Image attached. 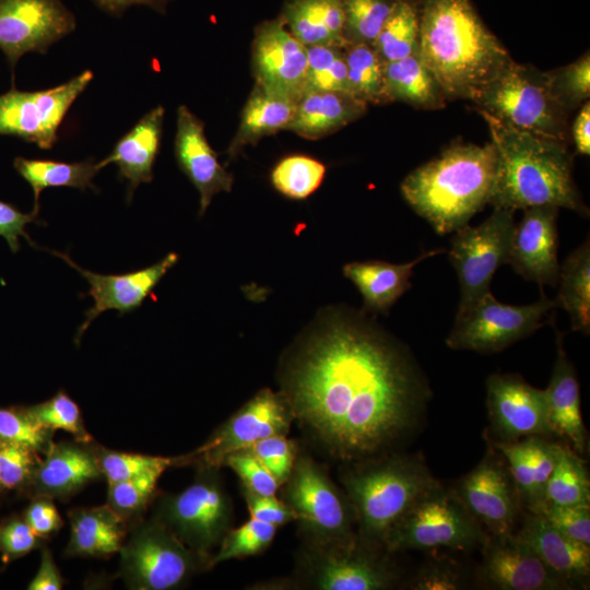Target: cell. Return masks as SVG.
<instances>
[{
  "mask_svg": "<svg viewBox=\"0 0 590 590\" xmlns=\"http://www.w3.org/2000/svg\"><path fill=\"white\" fill-rule=\"evenodd\" d=\"M63 578L48 548H43L38 569L27 586L28 590H60Z\"/></svg>",
  "mask_w": 590,
  "mask_h": 590,
  "instance_id": "91938a15",
  "label": "cell"
},
{
  "mask_svg": "<svg viewBox=\"0 0 590 590\" xmlns=\"http://www.w3.org/2000/svg\"><path fill=\"white\" fill-rule=\"evenodd\" d=\"M24 518H11L0 523V552L4 559H15L43 545Z\"/></svg>",
  "mask_w": 590,
  "mask_h": 590,
  "instance_id": "11a10c76",
  "label": "cell"
},
{
  "mask_svg": "<svg viewBox=\"0 0 590 590\" xmlns=\"http://www.w3.org/2000/svg\"><path fill=\"white\" fill-rule=\"evenodd\" d=\"M101 476L95 447L75 440L54 442L28 488L34 497L67 498Z\"/></svg>",
  "mask_w": 590,
  "mask_h": 590,
  "instance_id": "d4e9b609",
  "label": "cell"
},
{
  "mask_svg": "<svg viewBox=\"0 0 590 590\" xmlns=\"http://www.w3.org/2000/svg\"><path fill=\"white\" fill-rule=\"evenodd\" d=\"M38 214L23 213L14 205L0 201V236L3 237L12 251H17L20 248V237H24L31 241V238L25 232L27 224L35 222L40 224L37 220Z\"/></svg>",
  "mask_w": 590,
  "mask_h": 590,
  "instance_id": "680465c9",
  "label": "cell"
},
{
  "mask_svg": "<svg viewBox=\"0 0 590 590\" xmlns=\"http://www.w3.org/2000/svg\"><path fill=\"white\" fill-rule=\"evenodd\" d=\"M482 548L476 578L496 590H571L516 534H488Z\"/></svg>",
  "mask_w": 590,
  "mask_h": 590,
  "instance_id": "ffe728a7",
  "label": "cell"
},
{
  "mask_svg": "<svg viewBox=\"0 0 590 590\" xmlns=\"http://www.w3.org/2000/svg\"><path fill=\"white\" fill-rule=\"evenodd\" d=\"M590 103L581 105L571 127V138L579 154H590Z\"/></svg>",
  "mask_w": 590,
  "mask_h": 590,
  "instance_id": "94428289",
  "label": "cell"
},
{
  "mask_svg": "<svg viewBox=\"0 0 590 590\" xmlns=\"http://www.w3.org/2000/svg\"><path fill=\"white\" fill-rule=\"evenodd\" d=\"M487 535L452 488H446L438 481L392 524L384 546L391 554L438 547L472 551L481 548Z\"/></svg>",
  "mask_w": 590,
  "mask_h": 590,
  "instance_id": "ba28073f",
  "label": "cell"
},
{
  "mask_svg": "<svg viewBox=\"0 0 590 590\" xmlns=\"http://www.w3.org/2000/svg\"><path fill=\"white\" fill-rule=\"evenodd\" d=\"M515 534L528 544L543 563L565 580L570 589H586L590 578V546L576 542L542 515L523 511Z\"/></svg>",
  "mask_w": 590,
  "mask_h": 590,
  "instance_id": "484cf974",
  "label": "cell"
},
{
  "mask_svg": "<svg viewBox=\"0 0 590 590\" xmlns=\"http://www.w3.org/2000/svg\"><path fill=\"white\" fill-rule=\"evenodd\" d=\"M541 515L569 539L590 546L589 505H548Z\"/></svg>",
  "mask_w": 590,
  "mask_h": 590,
  "instance_id": "db71d44e",
  "label": "cell"
},
{
  "mask_svg": "<svg viewBox=\"0 0 590 590\" xmlns=\"http://www.w3.org/2000/svg\"><path fill=\"white\" fill-rule=\"evenodd\" d=\"M350 93L368 104L389 103L385 90V61L371 45L343 47Z\"/></svg>",
  "mask_w": 590,
  "mask_h": 590,
  "instance_id": "74e56055",
  "label": "cell"
},
{
  "mask_svg": "<svg viewBox=\"0 0 590 590\" xmlns=\"http://www.w3.org/2000/svg\"><path fill=\"white\" fill-rule=\"evenodd\" d=\"M93 80L85 70L58 86L26 92L12 87L0 95V134L13 135L51 149L58 130L71 105Z\"/></svg>",
  "mask_w": 590,
  "mask_h": 590,
  "instance_id": "9a60e30c",
  "label": "cell"
},
{
  "mask_svg": "<svg viewBox=\"0 0 590 590\" xmlns=\"http://www.w3.org/2000/svg\"><path fill=\"white\" fill-rule=\"evenodd\" d=\"M492 445L507 462L523 511L541 515L546 507L547 482L563 444L551 437L529 436Z\"/></svg>",
  "mask_w": 590,
  "mask_h": 590,
  "instance_id": "cb8c5ba5",
  "label": "cell"
},
{
  "mask_svg": "<svg viewBox=\"0 0 590 590\" xmlns=\"http://www.w3.org/2000/svg\"><path fill=\"white\" fill-rule=\"evenodd\" d=\"M120 576L133 590H173L211 568L212 555L191 550L155 518L139 522L120 551Z\"/></svg>",
  "mask_w": 590,
  "mask_h": 590,
  "instance_id": "30bf717a",
  "label": "cell"
},
{
  "mask_svg": "<svg viewBox=\"0 0 590 590\" xmlns=\"http://www.w3.org/2000/svg\"><path fill=\"white\" fill-rule=\"evenodd\" d=\"M174 149L179 168L199 191L202 216L215 194L232 190L234 176L219 162L205 137L203 121L185 105L177 109Z\"/></svg>",
  "mask_w": 590,
  "mask_h": 590,
  "instance_id": "603a6c76",
  "label": "cell"
},
{
  "mask_svg": "<svg viewBox=\"0 0 590 590\" xmlns=\"http://www.w3.org/2000/svg\"><path fill=\"white\" fill-rule=\"evenodd\" d=\"M280 498L293 510L305 544L347 541L356 534V517L344 489L307 452L298 451Z\"/></svg>",
  "mask_w": 590,
  "mask_h": 590,
  "instance_id": "9c48e42d",
  "label": "cell"
},
{
  "mask_svg": "<svg viewBox=\"0 0 590 590\" xmlns=\"http://www.w3.org/2000/svg\"><path fill=\"white\" fill-rule=\"evenodd\" d=\"M418 37V0H396L371 46L385 62H389L417 51Z\"/></svg>",
  "mask_w": 590,
  "mask_h": 590,
  "instance_id": "8d00e7d4",
  "label": "cell"
},
{
  "mask_svg": "<svg viewBox=\"0 0 590 590\" xmlns=\"http://www.w3.org/2000/svg\"><path fill=\"white\" fill-rule=\"evenodd\" d=\"M251 66L256 84L271 92L297 102L306 90L307 48L281 15L256 26Z\"/></svg>",
  "mask_w": 590,
  "mask_h": 590,
  "instance_id": "d6986e66",
  "label": "cell"
},
{
  "mask_svg": "<svg viewBox=\"0 0 590 590\" xmlns=\"http://www.w3.org/2000/svg\"><path fill=\"white\" fill-rule=\"evenodd\" d=\"M326 166L316 158L291 155L281 160L271 172L273 187L283 196L302 200L322 184Z\"/></svg>",
  "mask_w": 590,
  "mask_h": 590,
  "instance_id": "60d3db41",
  "label": "cell"
},
{
  "mask_svg": "<svg viewBox=\"0 0 590 590\" xmlns=\"http://www.w3.org/2000/svg\"><path fill=\"white\" fill-rule=\"evenodd\" d=\"M240 479L243 487L260 494L276 495L280 484L263 465V463L248 449L231 453L224 461Z\"/></svg>",
  "mask_w": 590,
  "mask_h": 590,
  "instance_id": "816d5d0a",
  "label": "cell"
},
{
  "mask_svg": "<svg viewBox=\"0 0 590 590\" xmlns=\"http://www.w3.org/2000/svg\"><path fill=\"white\" fill-rule=\"evenodd\" d=\"M495 149L455 143L418 166L401 182V193L438 235L456 232L488 204Z\"/></svg>",
  "mask_w": 590,
  "mask_h": 590,
  "instance_id": "277c9868",
  "label": "cell"
},
{
  "mask_svg": "<svg viewBox=\"0 0 590 590\" xmlns=\"http://www.w3.org/2000/svg\"><path fill=\"white\" fill-rule=\"evenodd\" d=\"M385 90L389 102H403L422 109L442 108L447 101L418 50L385 63Z\"/></svg>",
  "mask_w": 590,
  "mask_h": 590,
  "instance_id": "836d02e7",
  "label": "cell"
},
{
  "mask_svg": "<svg viewBox=\"0 0 590 590\" xmlns=\"http://www.w3.org/2000/svg\"><path fill=\"white\" fill-rule=\"evenodd\" d=\"M477 110L531 134L568 143V115L553 96L545 72L508 63L472 101Z\"/></svg>",
  "mask_w": 590,
  "mask_h": 590,
  "instance_id": "8992f818",
  "label": "cell"
},
{
  "mask_svg": "<svg viewBox=\"0 0 590 590\" xmlns=\"http://www.w3.org/2000/svg\"><path fill=\"white\" fill-rule=\"evenodd\" d=\"M241 494L251 518L278 528L295 522L293 510L276 495H260L243 486Z\"/></svg>",
  "mask_w": 590,
  "mask_h": 590,
  "instance_id": "9f6ffc18",
  "label": "cell"
},
{
  "mask_svg": "<svg viewBox=\"0 0 590 590\" xmlns=\"http://www.w3.org/2000/svg\"><path fill=\"white\" fill-rule=\"evenodd\" d=\"M103 11L121 15L131 5H148L160 13L165 12L166 4L172 0H92Z\"/></svg>",
  "mask_w": 590,
  "mask_h": 590,
  "instance_id": "6125c7cd",
  "label": "cell"
},
{
  "mask_svg": "<svg viewBox=\"0 0 590 590\" xmlns=\"http://www.w3.org/2000/svg\"><path fill=\"white\" fill-rule=\"evenodd\" d=\"M295 108L294 99L255 83L243 108L238 129L226 151L228 161L237 157L247 145L287 129Z\"/></svg>",
  "mask_w": 590,
  "mask_h": 590,
  "instance_id": "1f68e13d",
  "label": "cell"
},
{
  "mask_svg": "<svg viewBox=\"0 0 590 590\" xmlns=\"http://www.w3.org/2000/svg\"><path fill=\"white\" fill-rule=\"evenodd\" d=\"M495 149V173L488 204L511 211L553 205L582 216L589 209L573 179L568 143L506 126L479 110Z\"/></svg>",
  "mask_w": 590,
  "mask_h": 590,
  "instance_id": "3957f363",
  "label": "cell"
},
{
  "mask_svg": "<svg viewBox=\"0 0 590 590\" xmlns=\"http://www.w3.org/2000/svg\"><path fill=\"white\" fill-rule=\"evenodd\" d=\"M550 90L559 105L570 113L590 96V57L587 51L576 61L545 72Z\"/></svg>",
  "mask_w": 590,
  "mask_h": 590,
  "instance_id": "7dc6e473",
  "label": "cell"
},
{
  "mask_svg": "<svg viewBox=\"0 0 590 590\" xmlns=\"http://www.w3.org/2000/svg\"><path fill=\"white\" fill-rule=\"evenodd\" d=\"M22 410L31 421L45 429L64 430L79 442L91 444L93 440L84 425L79 405L63 390L44 402L24 406Z\"/></svg>",
  "mask_w": 590,
  "mask_h": 590,
  "instance_id": "ab89813d",
  "label": "cell"
},
{
  "mask_svg": "<svg viewBox=\"0 0 590 590\" xmlns=\"http://www.w3.org/2000/svg\"><path fill=\"white\" fill-rule=\"evenodd\" d=\"M366 109L365 102L349 93L306 90L296 102L287 130L305 139H320L357 120Z\"/></svg>",
  "mask_w": 590,
  "mask_h": 590,
  "instance_id": "f546056e",
  "label": "cell"
},
{
  "mask_svg": "<svg viewBox=\"0 0 590 590\" xmlns=\"http://www.w3.org/2000/svg\"><path fill=\"white\" fill-rule=\"evenodd\" d=\"M385 547L357 533L347 541L305 544L296 553L292 576L298 589L388 590L400 585L401 574Z\"/></svg>",
  "mask_w": 590,
  "mask_h": 590,
  "instance_id": "52a82bcc",
  "label": "cell"
},
{
  "mask_svg": "<svg viewBox=\"0 0 590 590\" xmlns=\"http://www.w3.org/2000/svg\"><path fill=\"white\" fill-rule=\"evenodd\" d=\"M249 589H267V590H294L298 589V585L293 577L278 578L264 580L252 585Z\"/></svg>",
  "mask_w": 590,
  "mask_h": 590,
  "instance_id": "be15d7a7",
  "label": "cell"
},
{
  "mask_svg": "<svg viewBox=\"0 0 590 590\" xmlns=\"http://www.w3.org/2000/svg\"><path fill=\"white\" fill-rule=\"evenodd\" d=\"M54 253L75 269L90 284L85 296L93 298V306L85 311V319L78 329L74 339L78 344L88 326L104 311L114 309L123 315L139 308L178 261L177 253L169 252L156 263L137 271L99 274L79 267L67 253Z\"/></svg>",
  "mask_w": 590,
  "mask_h": 590,
  "instance_id": "44dd1931",
  "label": "cell"
},
{
  "mask_svg": "<svg viewBox=\"0 0 590 590\" xmlns=\"http://www.w3.org/2000/svg\"><path fill=\"white\" fill-rule=\"evenodd\" d=\"M462 568L448 558L427 560L408 583L414 590H458L465 588Z\"/></svg>",
  "mask_w": 590,
  "mask_h": 590,
  "instance_id": "f5cc1de1",
  "label": "cell"
},
{
  "mask_svg": "<svg viewBox=\"0 0 590 590\" xmlns=\"http://www.w3.org/2000/svg\"><path fill=\"white\" fill-rule=\"evenodd\" d=\"M556 307L570 318L574 331L590 332V244L589 238L571 251L559 268Z\"/></svg>",
  "mask_w": 590,
  "mask_h": 590,
  "instance_id": "e575fe53",
  "label": "cell"
},
{
  "mask_svg": "<svg viewBox=\"0 0 590 590\" xmlns=\"http://www.w3.org/2000/svg\"><path fill=\"white\" fill-rule=\"evenodd\" d=\"M293 421L285 396L264 388L223 422L200 447L182 455L181 465L194 463L220 469L231 453L271 436L287 435Z\"/></svg>",
  "mask_w": 590,
  "mask_h": 590,
  "instance_id": "5bb4252c",
  "label": "cell"
},
{
  "mask_svg": "<svg viewBox=\"0 0 590 590\" xmlns=\"http://www.w3.org/2000/svg\"><path fill=\"white\" fill-rule=\"evenodd\" d=\"M306 48V90L334 91L351 94L343 48L333 46H310Z\"/></svg>",
  "mask_w": 590,
  "mask_h": 590,
  "instance_id": "ee69618b",
  "label": "cell"
},
{
  "mask_svg": "<svg viewBox=\"0 0 590 590\" xmlns=\"http://www.w3.org/2000/svg\"><path fill=\"white\" fill-rule=\"evenodd\" d=\"M54 432L31 421L22 408L0 409V440L26 445L45 455L54 444Z\"/></svg>",
  "mask_w": 590,
  "mask_h": 590,
  "instance_id": "681fc988",
  "label": "cell"
},
{
  "mask_svg": "<svg viewBox=\"0 0 590 590\" xmlns=\"http://www.w3.org/2000/svg\"><path fill=\"white\" fill-rule=\"evenodd\" d=\"M444 251V248L427 250L401 264L379 260L350 262L343 267V274L362 294L366 311L387 314L412 287L410 280L415 266Z\"/></svg>",
  "mask_w": 590,
  "mask_h": 590,
  "instance_id": "f1b7e54d",
  "label": "cell"
},
{
  "mask_svg": "<svg viewBox=\"0 0 590 590\" xmlns=\"http://www.w3.org/2000/svg\"><path fill=\"white\" fill-rule=\"evenodd\" d=\"M278 527L250 517L223 538L211 557V568L229 559H241L263 553L272 544Z\"/></svg>",
  "mask_w": 590,
  "mask_h": 590,
  "instance_id": "7bdbcfd3",
  "label": "cell"
},
{
  "mask_svg": "<svg viewBox=\"0 0 590 590\" xmlns=\"http://www.w3.org/2000/svg\"><path fill=\"white\" fill-rule=\"evenodd\" d=\"M219 470L198 467L192 483L163 495L153 516L188 547L206 555H213L234 521V505Z\"/></svg>",
  "mask_w": 590,
  "mask_h": 590,
  "instance_id": "8fae6325",
  "label": "cell"
},
{
  "mask_svg": "<svg viewBox=\"0 0 590 590\" xmlns=\"http://www.w3.org/2000/svg\"><path fill=\"white\" fill-rule=\"evenodd\" d=\"M451 488L488 534L516 531L523 509L507 462L492 444L482 460Z\"/></svg>",
  "mask_w": 590,
  "mask_h": 590,
  "instance_id": "2e32d148",
  "label": "cell"
},
{
  "mask_svg": "<svg viewBox=\"0 0 590 590\" xmlns=\"http://www.w3.org/2000/svg\"><path fill=\"white\" fill-rule=\"evenodd\" d=\"M280 15L306 47L346 46L342 0H286Z\"/></svg>",
  "mask_w": 590,
  "mask_h": 590,
  "instance_id": "d6a6232c",
  "label": "cell"
},
{
  "mask_svg": "<svg viewBox=\"0 0 590 590\" xmlns=\"http://www.w3.org/2000/svg\"><path fill=\"white\" fill-rule=\"evenodd\" d=\"M340 482L356 517V533L384 546L392 524L438 481L420 453L388 452L342 464Z\"/></svg>",
  "mask_w": 590,
  "mask_h": 590,
  "instance_id": "5b68a950",
  "label": "cell"
},
{
  "mask_svg": "<svg viewBox=\"0 0 590 590\" xmlns=\"http://www.w3.org/2000/svg\"><path fill=\"white\" fill-rule=\"evenodd\" d=\"M68 557H108L118 553L126 540L127 521L107 504L69 511Z\"/></svg>",
  "mask_w": 590,
  "mask_h": 590,
  "instance_id": "4dcf8cb0",
  "label": "cell"
},
{
  "mask_svg": "<svg viewBox=\"0 0 590 590\" xmlns=\"http://www.w3.org/2000/svg\"><path fill=\"white\" fill-rule=\"evenodd\" d=\"M165 109L157 106L145 114L115 144L111 153L97 165L118 167V178L127 181V199H132L140 184L153 179V166L161 146Z\"/></svg>",
  "mask_w": 590,
  "mask_h": 590,
  "instance_id": "83f0119b",
  "label": "cell"
},
{
  "mask_svg": "<svg viewBox=\"0 0 590 590\" xmlns=\"http://www.w3.org/2000/svg\"><path fill=\"white\" fill-rule=\"evenodd\" d=\"M514 213L507 209H494L481 224H467L453 232L448 256L460 284L456 315L462 314L489 292L495 272L508 263L516 225Z\"/></svg>",
  "mask_w": 590,
  "mask_h": 590,
  "instance_id": "4fadbf2b",
  "label": "cell"
},
{
  "mask_svg": "<svg viewBox=\"0 0 590 590\" xmlns=\"http://www.w3.org/2000/svg\"><path fill=\"white\" fill-rule=\"evenodd\" d=\"M558 210L553 205L528 208L512 233L508 264L540 286L554 287L558 282Z\"/></svg>",
  "mask_w": 590,
  "mask_h": 590,
  "instance_id": "7402d4cb",
  "label": "cell"
},
{
  "mask_svg": "<svg viewBox=\"0 0 590 590\" xmlns=\"http://www.w3.org/2000/svg\"><path fill=\"white\" fill-rule=\"evenodd\" d=\"M418 54L446 99L473 101L508 63L509 51L470 0H418Z\"/></svg>",
  "mask_w": 590,
  "mask_h": 590,
  "instance_id": "7a4b0ae2",
  "label": "cell"
},
{
  "mask_svg": "<svg viewBox=\"0 0 590 590\" xmlns=\"http://www.w3.org/2000/svg\"><path fill=\"white\" fill-rule=\"evenodd\" d=\"M13 166L34 192L33 212L39 213V197L44 189L52 187H72L82 191L96 189L93 178L99 170L92 160L67 163L52 160H33L16 157Z\"/></svg>",
  "mask_w": 590,
  "mask_h": 590,
  "instance_id": "d590c367",
  "label": "cell"
},
{
  "mask_svg": "<svg viewBox=\"0 0 590 590\" xmlns=\"http://www.w3.org/2000/svg\"><path fill=\"white\" fill-rule=\"evenodd\" d=\"M75 25L61 0H0V49L12 68L26 52L45 54Z\"/></svg>",
  "mask_w": 590,
  "mask_h": 590,
  "instance_id": "ac0fdd59",
  "label": "cell"
},
{
  "mask_svg": "<svg viewBox=\"0 0 590 590\" xmlns=\"http://www.w3.org/2000/svg\"><path fill=\"white\" fill-rule=\"evenodd\" d=\"M396 0H342L343 37L347 44L373 45Z\"/></svg>",
  "mask_w": 590,
  "mask_h": 590,
  "instance_id": "b9f144b4",
  "label": "cell"
},
{
  "mask_svg": "<svg viewBox=\"0 0 590 590\" xmlns=\"http://www.w3.org/2000/svg\"><path fill=\"white\" fill-rule=\"evenodd\" d=\"M24 520L42 539L58 532L63 524L51 498L35 497L24 512Z\"/></svg>",
  "mask_w": 590,
  "mask_h": 590,
  "instance_id": "6f0895ef",
  "label": "cell"
},
{
  "mask_svg": "<svg viewBox=\"0 0 590 590\" xmlns=\"http://www.w3.org/2000/svg\"><path fill=\"white\" fill-rule=\"evenodd\" d=\"M246 449L263 463L280 487L288 479L299 451L296 441L288 439L286 435L261 439Z\"/></svg>",
  "mask_w": 590,
  "mask_h": 590,
  "instance_id": "f907efd6",
  "label": "cell"
},
{
  "mask_svg": "<svg viewBox=\"0 0 590 590\" xmlns=\"http://www.w3.org/2000/svg\"><path fill=\"white\" fill-rule=\"evenodd\" d=\"M281 386L300 428L342 464L398 451L433 394L409 346L354 311L335 312L288 355Z\"/></svg>",
  "mask_w": 590,
  "mask_h": 590,
  "instance_id": "6da1fadb",
  "label": "cell"
},
{
  "mask_svg": "<svg viewBox=\"0 0 590 590\" xmlns=\"http://www.w3.org/2000/svg\"><path fill=\"white\" fill-rule=\"evenodd\" d=\"M165 471L155 469L125 481L109 483L107 505L126 521L141 515L153 499L157 482Z\"/></svg>",
  "mask_w": 590,
  "mask_h": 590,
  "instance_id": "f6af8a7d",
  "label": "cell"
},
{
  "mask_svg": "<svg viewBox=\"0 0 590 590\" xmlns=\"http://www.w3.org/2000/svg\"><path fill=\"white\" fill-rule=\"evenodd\" d=\"M95 453L101 472L108 484L125 481L155 469L167 470L170 467H179L182 463V456L160 457L115 451L103 447H95Z\"/></svg>",
  "mask_w": 590,
  "mask_h": 590,
  "instance_id": "bcb514c9",
  "label": "cell"
},
{
  "mask_svg": "<svg viewBox=\"0 0 590 590\" xmlns=\"http://www.w3.org/2000/svg\"><path fill=\"white\" fill-rule=\"evenodd\" d=\"M555 307V300L544 295L528 305L504 304L489 291L456 315L445 342L452 350L497 353L542 328Z\"/></svg>",
  "mask_w": 590,
  "mask_h": 590,
  "instance_id": "7c38bea8",
  "label": "cell"
},
{
  "mask_svg": "<svg viewBox=\"0 0 590 590\" xmlns=\"http://www.w3.org/2000/svg\"><path fill=\"white\" fill-rule=\"evenodd\" d=\"M2 491H3V488H2V485H1V482H0V494H1Z\"/></svg>",
  "mask_w": 590,
  "mask_h": 590,
  "instance_id": "e7e4bbea",
  "label": "cell"
},
{
  "mask_svg": "<svg viewBox=\"0 0 590 590\" xmlns=\"http://www.w3.org/2000/svg\"><path fill=\"white\" fill-rule=\"evenodd\" d=\"M555 330L557 354L550 384L544 389L550 424L555 437L565 439L567 446L583 456L588 452L589 437L581 415L579 382L564 350L563 333Z\"/></svg>",
  "mask_w": 590,
  "mask_h": 590,
  "instance_id": "4316f807",
  "label": "cell"
},
{
  "mask_svg": "<svg viewBox=\"0 0 590 590\" xmlns=\"http://www.w3.org/2000/svg\"><path fill=\"white\" fill-rule=\"evenodd\" d=\"M487 440L506 444L529 436L554 438L545 391L518 374H493L486 379Z\"/></svg>",
  "mask_w": 590,
  "mask_h": 590,
  "instance_id": "e0dca14e",
  "label": "cell"
},
{
  "mask_svg": "<svg viewBox=\"0 0 590 590\" xmlns=\"http://www.w3.org/2000/svg\"><path fill=\"white\" fill-rule=\"evenodd\" d=\"M545 499L546 506H590V482L586 461L567 445L562 446L547 482Z\"/></svg>",
  "mask_w": 590,
  "mask_h": 590,
  "instance_id": "f35d334b",
  "label": "cell"
},
{
  "mask_svg": "<svg viewBox=\"0 0 590 590\" xmlns=\"http://www.w3.org/2000/svg\"><path fill=\"white\" fill-rule=\"evenodd\" d=\"M35 449L0 440V482L4 489L28 487L42 460Z\"/></svg>",
  "mask_w": 590,
  "mask_h": 590,
  "instance_id": "c3c4849f",
  "label": "cell"
}]
</instances>
